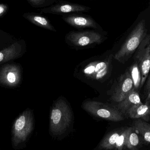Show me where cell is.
Here are the masks:
<instances>
[{"label": "cell", "mask_w": 150, "mask_h": 150, "mask_svg": "<svg viewBox=\"0 0 150 150\" xmlns=\"http://www.w3.org/2000/svg\"><path fill=\"white\" fill-rule=\"evenodd\" d=\"M113 57L107 52L84 61L76 68L75 76L83 81L103 83L112 74Z\"/></svg>", "instance_id": "1"}, {"label": "cell", "mask_w": 150, "mask_h": 150, "mask_svg": "<svg viewBox=\"0 0 150 150\" xmlns=\"http://www.w3.org/2000/svg\"><path fill=\"white\" fill-rule=\"evenodd\" d=\"M72 114L71 109L64 99L60 98L56 100L51 111L50 129L54 136L64 134L71 125Z\"/></svg>", "instance_id": "2"}, {"label": "cell", "mask_w": 150, "mask_h": 150, "mask_svg": "<svg viewBox=\"0 0 150 150\" xmlns=\"http://www.w3.org/2000/svg\"><path fill=\"white\" fill-rule=\"evenodd\" d=\"M146 36V23L145 20L143 19L136 26L120 49L114 55V58L121 63H125L135 53Z\"/></svg>", "instance_id": "3"}, {"label": "cell", "mask_w": 150, "mask_h": 150, "mask_svg": "<svg viewBox=\"0 0 150 150\" xmlns=\"http://www.w3.org/2000/svg\"><path fill=\"white\" fill-rule=\"evenodd\" d=\"M107 38L102 32L96 30L71 31L66 35V43L75 48L90 47L103 43Z\"/></svg>", "instance_id": "4"}, {"label": "cell", "mask_w": 150, "mask_h": 150, "mask_svg": "<svg viewBox=\"0 0 150 150\" xmlns=\"http://www.w3.org/2000/svg\"><path fill=\"white\" fill-rule=\"evenodd\" d=\"M83 108L89 113L107 120L120 122L124 119L123 114L118 109L102 102L88 100L83 104Z\"/></svg>", "instance_id": "5"}, {"label": "cell", "mask_w": 150, "mask_h": 150, "mask_svg": "<svg viewBox=\"0 0 150 150\" xmlns=\"http://www.w3.org/2000/svg\"><path fill=\"white\" fill-rule=\"evenodd\" d=\"M33 129L32 114L29 110L23 112L16 120L13 126V141L15 145L23 142Z\"/></svg>", "instance_id": "6"}, {"label": "cell", "mask_w": 150, "mask_h": 150, "mask_svg": "<svg viewBox=\"0 0 150 150\" xmlns=\"http://www.w3.org/2000/svg\"><path fill=\"white\" fill-rule=\"evenodd\" d=\"M142 75L141 87L143 85L150 70V35H147L141 42L134 55Z\"/></svg>", "instance_id": "7"}, {"label": "cell", "mask_w": 150, "mask_h": 150, "mask_svg": "<svg viewBox=\"0 0 150 150\" xmlns=\"http://www.w3.org/2000/svg\"><path fill=\"white\" fill-rule=\"evenodd\" d=\"M134 89V83L128 70L125 71L115 82L111 95V99L120 103Z\"/></svg>", "instance_id": "8"}, {"label": "cell", "mask_w": 150, "mask_h": 150, "mask_svg": "<svg viewBox=\"0 0 150 150\" xmlns=\"http://www.w3.org/2000/svg\"><path fill=\"white\" fill-rule=\"evenodd\" d=\"M90 10V7L84 5L58 1L52 6L42 9L41 11L46 14L65 15L76 12H88Z\"/></svg>", "instance_id": "9"}, {"label": "cell", "mask_w": 150, "mask_h": 150, "mask_svg": "<svg viewBox=\"0 0 150 150\" xmlns=\"http://www.w3.org/2000/svg\"><path fill=\"white\" fill-rule=\"evenodd\" d=\"M62 19L77 29L91 28L98 31L104 32L102 27L90 16L73 13L63 16Z\"/></svg>", "instance_id": "10"}, {"label": "cell", "mask_w": 150, "mask_h": 150, "mask_svg": "<svg viewBox=\"0 0 150 150\" xmlns=\"http://www.w3.org/2000/svg\"><path fill=\"white\" fill-rule=\"evenodd\" d=\"M142 104L139 94L135 89L133 90L121 102L119 103L116 108L122 114H126L129 109L136 105Z\"/></svg>", "instance_id": "11"}, {"label": "cell", "mask_w": 150, "mask_h": 150, "mask_svg": "<svg viewBox=\"0 0 150 150\" xmlns=\"http://www.w3.org/2000/svg\"><path fill=\"white\" fill-rule=\"evenodd\" d=\"M126 114L131 119H145L150 115V105L147 102L146 104L142 103L134 106L127 112Z\"/></svg>", "instance_id": "12"}, {"label": "cell", "mask_w": 150, "mask_h": 150, "mask_svg": "<svg viewBox=\"0 0 150 150\" xmlns=\"http://www.w3.org/2000/svg\"><path fill=\"white\" fill-rule=\"evenodd\" d=\"M133 127L144 142L150 144V124L138 119L134 122Z\"/></svg>", "instance_id": "13"}, {"label": "cell", "mask_w": 150, "mask_h": 150, "mask_svg": "<svg viewBox=\"0 0 150 150\" xmlns=\"http://www.w3.org/2000/svg\"><path fill=\"white\" fill-rule=\"evenodd\" d=\"M123 130H119L108 134L100 142L99 149L111 150L115 149L117 139Z\"/></svg>", "instance_id": "14"}, {"label": "cell", "mask_w": 150, "mask_h": 150, "mask_svg": "<svg viewBox=\"0 0 150 150\" xmlns=\"http://www.w3.org/2000/svg\"><path fill=\"white\" fill-rule=\"evenodd\" d=\"M27 18L30 21L37 25L53 32H57V30L53 26L47 17L38 14H30Z\"/></svg>", "instance_id": "15"}, {"label": "cell", "mask_w": 150, "mask_h": 150, "mask_svg": "<svg viewBox=\"0 0 150 150\" xmlns=\"http://www.w3.org/2000/svg\"><path fill=\"white\" fill-rule=\"evenodd\" d=\"M141 144V137L135 130L133 127H131L129 134L126 147L130 150H136Z\"/></svg>", "instance_id": "16"}, {"label": "cell", "mask_w": 150, "mask_h": 150, "mask_svg": "<svg viewBox=\"0 0 150 150\" xmlns=\"http://www.w3.org/2000/svg\"><path fill=\"white\" fill-rule=\"evenodd\" d=\"M128 71L133 80L135 90L139 89L141 87L142 75L138 64L134 63L130 67Z\"/></svg>", "instance_id": "17"}, {"label": "cell", "mask_w": 150, "mask_h": 150, "mask_svg": "<svg viewBox=\"0 0 150 150\" xmlns=\"http://www.w3.org/2000/svg\"><path fill=\"white\" fill-rule=\"evenodd\" d=\"M131 128V127H130L122 130V132L117 139L115 149L116 150H123L124 147H126L128 137Z\"/></svg>", "instance_id": "18"}, {"label": "cell", "mask_w": 150, "mask_h": 150, "mask_svg": "<svg viewBox=\"0 0 150 150\" xmlns=\"http://www.w3.org/2000/svg\"><path fill=\"white\" fill-rule=\"evenodd\" d=\"M57 0H32L30 3L36 8H47L56 3Z\"/></svg>", "instance_id": "19"}, {"label": "cell", "mask_w": 150, "mask_h": 150, "mask_svg": "<svg viewBox=\"0 0 150 150\" xmlns=\"http://www.w3.org/2000/svg\"><path fill=\"white\" fill-rule=\"evenodd\" d=\"M7 79L9 82L11 83H14V82H16V76L14 75V73L10 72L7 75Z\"/></svg>", "instance_id": "20"}, {"label": "cell", "mask_w": 150, "mask_h": 150, "mask_svg": "<svg viewBox=\"0 0 150 150\" xmlns=\"http://www.w3.org/2000/svg\"><path fill=\"white\" fill-rule=\"evenodd\" d=\"M145 88H146V90H150V74L149 76L148 80H147V84H146Z\"/></svg>", "instance_id": "21"}, {"label": "cell", "mask_w": 150, "mask_h": 150, "mask_svg": "<svg viewBox=\"0 0 150 150\" xmlns=\"http://www.w3.org/2000/svg\"><path fill=\"white\" fill-rule=\"evenodd\" d=\"M4 58V54L2 52H0V62L3 60Z\"/></svg>", "instance_id": "22"}, {"label": "cell", "mask_w": 150, "mask_h": 150, "mask_svg": "<svg viewBox=\"0 0 150 150\" xmlns=\"http://www.w3.org/2000/svg\"><path fill=\"white\" fill-rule=\"evenodd\" d=\"M4 11V8L2 5H0V14H2L3 13Z\"/></svg>", "instance_id": "23"}, {"label": "cell", "mask_w": 150, "mask_h": 150, "mask_svg": "<svg viewBox=\"0 0 150 150\" xmlns=\"http://www.w3.org/2000/svg\"><path fill=\"white\" fill-rule=\"evenodd\" d=\"M149 100H150V91L149 94H148L147 99H146V101H147V102H148V101H149Z\"/></svg>", "instance_id": "24"}]
</instances>
